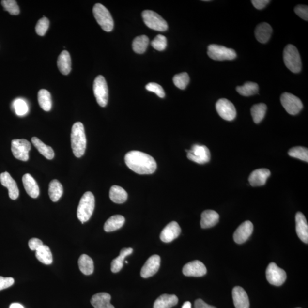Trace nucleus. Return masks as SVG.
<instances>
[{"label": "nucleus", "instance_id": "nucleus-1", "mask_svg": "<svg viewBox=\"0 0 308 308\" xmlns=\"http://www.w3.org/2000/svg\"><path fill=\"white\" fill-rule=\"evenodd\" d=\"M125 163L137 174H152L157 168L155 160L152 156L139 151H131L126 154Z\"/></svg>", "mask_w": 308, "mask_h": 308}, {"label": "nucleus", "instance_id": "nucleus-2", "mask_svg": "<svg viewBox=\"0 0 308 308\" xmlns=\"http://www.w3.org/2000/svg\"><path fill=\"white\" fill-rule=\"evenodd\" d=\"M71 144L74 155L81 158L86 148V138L84 126L80 122L73 124L71 133Z\"/></svg>", "mask_w": 308, "mask_h": 308}, {"label": "nucleus", "instance_id": "nucleus-3", "mask_svg": "<svg viewBox=\"0 0 308 308\" xmlns=\"http://www.w3.org/2000/svg\"><path fill=\"white\" fill-rule=\"evenodd\" d=\"M95 208V198L91 192H86L80 200L77 209V217L82 224L88 221L92 216Z\"/></svg>", "mask_w": 308, "mask_h": 308}, {"label": "nucleus", "instance_id": "nucleus-4", "mask_svg": "<svg viewBox=\"0 0 308 308\" xmlns=\"http://www.w3.org/2000/svg\"><path fill=\"white\" fill-rule=\"evenodd\" d=\"M283 60L285 66L293 73H298L302 69L301 57L297 48L289 44L285 47Z\"/></svg>", "mask_w": 308, "mask_h": 308}, {"label": "nucleus", "instance_id": "nucleus-5", "mask_svg": "<svg viewBox=\"0 0 308 308\" xmlns=\"http://www.w3.org/2000/svg\"><path fill=\"white\" fill-rule=\"evenodd\" d=\"M93 15L102 30L110 32L114 28V20L110 12L104 5L96 4L92 9Z\"/></svg>", "mask_w": 308, "mask_h": 308}, {"label": "nucleus", "instance_id": "nucleus-6", "mask_svg": "<svg viewBox=\"0 0 308 308\" xmlns=\"http://www.w3.org/2000/svg\"><path fill=\"white\" fill-rule=\"evenodd\" d=\"M142 15L144 24L147 27L159 31H165L168 30V23L156 12L146 10L142 12Z\"/></svg>", "mask_w": 308, "mask_h": 308}, {"label": "nucleus", "instance_id": "nucleus-7", "mask_svg": "<svg viewBox=\"0 0 308 308\" xmlns=\"http://www.w3.org/2000/svg\"><path fill=\"white\" fill-rule=\"evenodd\" d=\"M207 54L211 59L216 61L233 60L237 57L233 49L216 44L208 46Z\"/></svg>", "mask_w": 308, "mask_h": 308}, {"label": "nucleus", "instance_id": "nucleus-8", "mask_svg": "<svg viewBox=\"0 0 308 308\" xmlns=\"http://www.w3.org/2000/svg\"><path fill=\"white\" fill-rule=\"evenodd\" d=\"M93 91L98 105L105 107L108 102V89L107 82L102 76L96 77L93 84Z\"/></svg>", "mask_w": 308, "mask_h": 308}, {"label": "nucleus", "instance_id": "nucleus-9", "mask_svg": "<svg viewBox=\"0 0 308 308\" xmlns=\"http://www.w3.org/2000/svg\"><path fill=\"white\" fill-rule=\"evenodd\" d=\"M187 152V158L192 162L203 165L210 162L211 154L207 146L196 144L192 146L190 150H186Z\"/></svg>", "mask_w": 308, "mask_h": 308}, {"label": "nucleus", "instance_id": "nucleus-10", "mask_svg": "<svg viewBox=\"0 0 308 308\" xmlns=\"http://www.w3.org/2000/svg\"><path fill=\"white\" fill-rule=\"evenodd\" d=\"M280 101L285 110L291 115H297L303 109V103L300 98L291 93H283L281 96Z\"/></svg>", "mask_w": 308, "mask_h": 308}, {"label": "nucleus", "instance_id": "nucleus-11", "mask_svg": "<svg viewBox=\"0 0 308 308\" xmlns=\"http://www.w3.org/2000/svg\"><path fill=\"white\" fill-rule=\"evenodd\" d=\"M266 277L269 284L275 286H281L287 279L286 272L279 268L274 262H271L266 270Z\"/></svg>", "mask_w": 308, "mask_h": 308}, {"label": "nucleus", "instance_id": "nucleus-12", "mask_svg": "<svg viewBox=\"0 0 308 308\" xmlns=\"http://www.w3.org/2000/svg\"><path fill=\"white\" fill-rule=\"evenodd\" d=\"M31 149V144L27 140L14 139L12 141L11 150L13 155L16 159L21 161H27L29 153Z\"/></svg>", "mask_w": 308, "mask_h": 308}, {"label": "nucleus", "instance_id": "nucleus-13", "mask_svg": "<svg viewBox=\"0 0 308 308\" xmlns=\"http://www.w3.org/2000/svg\"><path fill=\"white\" fill-rule=\"evenodd\" d=\"M216 109L218 114L223 120L232 121L236 117V110L232 102L226 98H221L216 104Z\"/></svg>", "mask_w": 308, "mask_h": 308}, {"label": "nucleus", "instance_id": "nucleus-14", "mask_svg": "<svg viewBox=\"0 0 308 308\" xmlns=\"http://www.w3.org/2000/svg\"><path fill=\"white\" fill-rule=\"evenodd\" d=\"M182 271L186 277H201L207 274V268L203 262L195 261L186 264Z\"/></svg>", "mask_w": 308, "mask_h": 308}, {"label": "nucleus", "instance_id": "nucleus-15", "mask_svg": "<svg viewBox=\"0 0 308 308\" xmlns=\"http://www.w3.org/2000/svg\"><path fill=\"white\" fill-rule=\"evenodd\" d=\"M160 265V258L159 255H154L147 260L140 271V276L147 278L153 277L158 271Z\"/></svg>", "mask_w": 308, "mask_h": 308}, {"label": "nucleus", "instance_id": "nucleus-16", "mask_svg": "<svg viewBox=\"0 0 308 308\" xmlns=\"http://www.w3.org/2000/svg\"><path fill=\"white\" fill-rule=\"evenodd\" d=\"M253 231V225L250 221H246L240 225L233 234L235 242L241 245L245 243L251 236Z\"/></svg>", "mask_w": 308, "mask_h": 308}, {"label": "nucleus", "instance_id": "nucleus-17", "mask_svg": "<svg viewBox=\"0 0 308 308\" xmlns=\"http://www.w3.org/2000/svg\"><path fill=\"white\" fill-rule=\"evenodd\" d=\"M181 233V229L176 221H172L168 224L160 233V238L162 242L170 243L177 238Z\"/></svg>", "mask_w": 308, "mask_h": 308}, {"label": "nucleus", "instance_id": "nucleus-18", "mask_svg": "<svg viewBox=\"0 0 308 308\" xmlns=\"http://www.w3.org/2000/svg\"><path fill=\"white\" fill-rule=\"evenodd\" d=\"M0 182L3 186L8 188L9 198L15 200L18 198L19 190L17 184L8 172L0 175Z\"/></svg>", "mask_w": 308, "mask_h": 308}, {"label": "nucleus", "instance_id": "nucleus-19", "mask_svg": "<svg viewBox=\"0 0 308 308\" xmlns=\"http://www.w3.org/2000/svg\"><path fill=\"white\" fill-rule=\"evenodd\" d=\"M271 175V171L267 169H260L253 171L249 175L248 181L253 187L264 185Z\"/></svg>", "mask_w": 308, "mask_h": 308}, {"label": "nucleus", "instance_id": "nucleus-20", "mask_svg": "<svg viewBox=\"0 0 308 308\" xmlns=\"http://www.w3.org/2000/svg\"><path fill=\"white\" fill-rule=\"evenodd\" d=\"M296 230L301 241L308 243V226L306 217L298 212L296 215Z\"/></svg>", "mask_w": 308, "mask_h": 308}, {"label": "nucleus", "instance_id": "nucleus-21", "mask_svg": "<svg viewBox=\"0 0 308 308\" xmlns=\"http://www.w3.org/2000/svg\"><path fill=\"white\" fill-rule=\"evenodd\" d=\"M232 298L236 308H249L248 294L243 288H234L232 290Z\"/></svg>", "mask_w": 308, "mask_h": 308}, {"label": "nucleus", "instance_id": "nucleus-22", "mask_svg": "<svg viewBox=\"0 0 308 308\" xmlns=\"http://www.w3.org/2000/svg\"><path fill=\"white\" fill-rule=\"evenodd\" d=\"M22 183L27 194L32 198H37L40 194L37 183L30 174H26L22 177Z\"/></svg>", "mask_w": 308, "mask_h": 308}, {"label": "nucleus", "instance_id": "nucleus-23", "mask_svg": "<svg viewBox=\"0 0 308 308\" xmlns=\"http://www.w3.org/2000/svg\"><path fill=\"white\" fill-rule=\"evenodd\" d=\"M272 31L271 26L268 23L262 22L259 24L255 31L256 40L262 44L267 43L270 39Z\"/></svg>", "mask_w": 308, "mask_h": 308}, {"label": "nucleus", "instance_id": "nucleus-24", "mask_svg": "<svg viewBox=\"0 0 308 308\" xmlns=\"http://www.w3.org/2000/svg\"><path fill=\"white\" fill-rule=\"evenodd\" d=\"M219 215L214 210H205L201 216L200 225L202 229H209L219 222Z\"/></svg>", "mask_w": 308, "mask_h": 308}, {"label": "nucleus", "instance_id": "nucleus-25", "mask_svg": "<svg viewBox=\"0 0 308 308\" xmlns=\"http://www.w3.org/2000/svg\"><path fill=\"white\" fill-rule=\"evenodd\" d=\"M111 298L108 293H98L92 297L91 302L95 308H115L110 303Z\"/></svg>", "mask_w": 308, "mask_h": 308}, {"label": "nucleus", "instance_id": "nucleus-26", "mask_svg": "<svg viewBox=\"0 0 308 308\" xmlns=\"http://www.w3.org/2000/svg\"><path fill=\"white\" fill-rule=\"evenodd\" d=\"M178 303V298L174 294H164L159 297L154 304V308H171Z\"/></svg>", "mask_w": 308, "mask_h": 308}, {"label": "nucleus", "instance_id": "nucleus-27", "mask_svg": "<svg viewBox=\"0 0 308 308\" xmlns=\"http://www.w3.org/2000/svg\"><path fill=\"white\" fill-rule=\"evenodd\" d=\"M57 66L60 71L63 75H69L72 69L71 57L68 51L63 50L60 54L57 60Z\"/></svg>", "mask_w": 308, "mask_h": 308}, {"label": "nucleus", "instance_id": "nucleus-28", "mask_svg": "<svg viewBox=\"0 0 308 308\" xmlns=\"http://www.w3.org/2000/svg\"><path fill=\"white\" fill-rule=\"evenodd\" d=\"M125 219L123 216L120 215L112 216L106 221L104 225V230L106 232H110L120 229L124 225Z\"/></svg>", "mask_w": 308, "mask_h": 308}, {"label": "nucleus", "instance_id": "nucleus-29", "mask_svg": "<svg viewBox=\"0 0 308 308\" xmlns=\"http://www.w3.org/2000/svg\"><path fill=\"white\" fill-rule=\"evenodd\" d=\"M109 196L111 201L117 204L124 203L128 198L127 192L123 188L115 185L111 187Z\"/></svg>", "mask_w": 308, "mask_h": 308}, {"label": "nucleus", "instance_id": "nucleus-30", "mask_svg": "<svg viewBox=\"0 0 308 308\" xmlns=\"http://www.w3.org/2000/svg\"><path fill=\"white\" fill-rule=\"evenodd\" d=\"M133 252V248H123L121 250L120 256L115 258L111 262V270L112 272L117 273L120 272L123 267L124 259L130 255Z\"/></svg>", "mask_w": 308, "mask_h": 308}, {"label": "nucleus", "instance_id": "nucleus-31", "mask_svg": "<svg viewBox=\"0 0 308 308\" xmlns=\"http://www.w3.org/2000/svg\"><path fill=\"white\" fill-rule=\"evenodd\" d=\"M31 142L38 152L46 159L51 160L54 158V152L51 147L47 146L37 137L32 138Z\"/></svg>", "mask_w": 308, "mask_h": 308}, {"label": "nucleus", "instance_id": "nucleus-32", "mask_svg": "<svg viewBox=\"0 0 308 308\" xmlns=\"http://www.w3.org/2000/svg\"><path fill=\"white\" fill-rule=\"evenodd\" d=\"M78 266L80 271L85 275H92L94 272V262L91 257L83 254L79 257Z\"/></svg>", "mask_w": 308, "mask_h": 308}, {"label": "nucleus", "instance_id": "nucleus-33", "mask_svg": "<svg viewBox=\"0 0 308 308\" xmlns=\"http://www.w3.org/2000/svg\"><path fill=\"white\" fill-rule=\"evenodd\" d=\"M63 187L61 183L57 180L51 181L49 186V195L51 201H59L63 194Z\"/></svg>", "mask_w": 308, "mask_h": 308}, {"label": "nucleus", "instance_id": "nucleus-34", "mask_svg": "<svg viewBox=\"0 0 308 308\" xmlns=\"http://www.w3.org/2000/svg\"><path fill=\"white\" fill-rule=\"evenodd\" d=\"M36 256L38 261L46 265H50L53 262V256L49 247L46 245L42 246L36 251Z\"/></svg>", "mask_w": 308, "mask_h": 308}, {"label": "nucleus", "instance_id": "nucleus-35", "mask_svg": "<svg viewBox=\"0 0 308 308\" xmlns=\"http://www.w3.org/2000/svg\"><path fill=\"white\" fill-rule=\"evenodd\" d=\"M38 101L42 109L49 111L52 107L50 93L46 89H41L38 93Z\"/></svg>", "mask_w": 308, "mask_h": 308}, {"label": "nucleus", "instance_id": "nucleus-36", "mask_svg": "<svg viewBox=\"0 0 308 308\" xmlns=\"http://www.w3.org/2000/svg\"><path fill=\"white\" fill-rule=\"evenodd\" d=\"M267 109V105L262 103L253 106L251 112L253 120L255 123L258 124L261 123L265 117Z\"/></svg>", "mask_w": 308, "mask_h": 308}, {"label": "nucleus", "instance_id": "nucleus-37", "mask_svg": "<svg viewBox=\"0 0 308 308\" xmlns=\"http://www.w3.org/2000/svg\"><path fill=\"white\" fill-rule=\"evenodd\" d=\"M259 89V86L257 83L248 82L243 86H237L236 91L241 95L249 97V96L258 94Z\"/></svg>", "mask_w": 308, "mask_h": 308}, {"label": "nucleus", "instance_id": "nucleus-38", "mask_svg": "<svg viewBox=\"0 0 308 308\" xmlns=\"http://www.w3.org/2000/svg\"><path fill=\"white\" fill-rule=\"evenodd\" d=\"M149 44V38L145 35L137 37L133 42V49L136 53L143 54L146 51Z\"/></svg>", "mask_w": 308, "mask_h": 308}, {"label": "nucleus", "instance_id": "nucleus-39", "mask_svg": "<svg viewBox=\"0 0 308 308\" xmlns=\"http://www.w3.org/2000/svg\"><path fill=\"white\" fill-rule=\"evenodd\" d=\"M288 155L293 158L308 162V150L306 147L298 146L293 147L289 151Z\"/></svg>", "mask_w": 308, "mask_h": 308}, {"label": "nucleus", "instance_id": "nucleus-40", "mask_svg": "<svg viewBox=\"0 0 308 308\" xmlns=\"http://www.w3.org/2000/svg\"><path fill=\"white\" fill-rule=\"evenodd\" d=\"M174 85L179 89L184 90L190 82V77L187 73H182L176 75L173 78Z\"/></svg>", "mask_w": 308, "mask_h": 308}, {"label": "nucleus", "instance_id": "nucleus-41", "mask_svg": "<svg viewBox=\"0 0 308 308\" xmlns=\"http://www.w3.org/2000/svg\"><path fill=\"white\" fill-rule=\"evenodd\" d=\"M13 105H14L15 114L18 116H24V115L28 113L29 111L28 106L24 99L21 98L16 99L14 102Z\"/></svg>", "mask_w": 308, "mask_h": 308}, {"label": "nucleus", "instance_id": "nucleus-42", "mask_svg": "<svg viewBox=\"0 0 308 308\" xmlns=\"http://www.w3.org/2000/svg\"><path fill=\"white\" fill-rule=\"evenodd\" d=\"M1 4L5 10L12 15H16L20 14V8L17 1L15 0H3L1 1Z\"/></svg>", "mask_w": 308, "mask_h": 308}, {"label": "nucleus", "instance_id": "nucleus-43", "mask_svg": "<svg viewBox=\"0 0 308 308\" xmlns=\"http://www.w3.org/2000/svg\"><path fill=\"white\" fill-rule=\"evenodd\" d=\"M151 44L154 49L158 51H163L166 49L168 46V41L165 36L159 34L154 38Z\"/></svg>", "mask_w": 308, "mask_h": 308}, {"label": "nucleus", "instance_id": "nucleus-44", "mask_svg": "<svg viewBox=\"0 0 308 308\" xmlns=\"http://www.w3.org/2000/svg\"><path fill=\"white\" fill-rule=\"evenodd\" d=\"M49 27V20L46 17H43L38 20L36 27V31L38 35L44 36Z\"/></svg>", "mask_w": 308, "mask_h": 308}, {"label": "nucleus", "instance_id": "nucleus-45", "mask_svg": "<svg viewBox=\"0 0 308 308\" xmlns=\"http://www.w3.org/2000/svg\"><path fill=\"white\" fill-rule=\"evenodd\" d=\"M147 91L155 93L160 98L165 97V92L164 89L161 86L156 83H149L146 86Z\"/></svg>", "mask_w": 308, "mask_h": 308}, {"label": "nucleus", "instance_id": "nucleus-46", "mask_svg": "<svg viewBox=\"0 0 308 308\" xmlns=\"http://www.w3.org/2000/svg\"><path fill=\"white\" fill-rule=\"evenodd\" d=\"M294 12L298 17L303 19L304 20H308V6L300 5H297L294 8Z\"/></svg>", "mask_w": 308, "mask_h": 308}, {"label": "nucleus", "instance_id": "nucleus-47", "mask_svg": "<svg viewBox=\"0 0 308 308\" xmlns=\"http://www.w3.org/2000/svg\"><path fill=\"white\" fill-rule=\"evenodd\" d=\"M15 280L12 277H0V291L10 287L14 284Z\"/></svg>", "mask_w": 308, "mask_h": 308}, {"label": "nucleus", "instance_id": "nucleus-48", "mask_svg": "<svg viewBox=\"0 0 308 308\" xmlns=\"http://www.w3.org/2000/svg\"><path fill=\"white\" fill-rule=\"evenodd\" d=\"M29 247L31 250V251H37V250L40 248L42 246H43V243L39 239L32 238L30 241H29Z\"/></svg>", "mask_w": 308, "mask_h": 308}, {"label": "nucleus", "instance_id": "nucleus-49", "mask_svg": "<svg viewBox=\"0 0 308 308\" xmlns=\"http://www.w3.org/2000/svg\"><path fill=\"white\" fill-rule=\"evenodd\" d=\"M251 2L256 9L261 10V9L265 8L266 6L270 2V1L269 0H252Z\"/></svg>", "mask_w": 308, "mask_h": 308}, {"label": "nucleus", "instance_id": "nucleus-50", "mask_svg": "<svg viewBox=\"0 0 308 308\" xmlns=\"http://www.w3.org/2000/svg\"><path fill=\"white\" fill-rule=\"evenodd\" d=\"M194 308H217L205 303L203 300L198 299L195 301Z\"/></svg>", "mask_w": 308, "mask_h": 308}, {"label": "nucleus", "instance_id": "nucleus-51", "mask_svg": "<svg viewBox=\"0 0 308 308\" xmlns=\"http://www.w3.org/2000/svg\"><path fill=\"white\" fill-rule=\"evenodd\" d=\"M9 308H24V307L20 304L13 303L9 307Z\"/></svg>", "mask_w": 308, "mask_h": 308}, {"label": "nucleus", "instance_id": "nucleus-52", "mask_svg": "<svg viewBox=\"0 0 308 308\" xmlns=\"http://www.w3.org/2000/svg\"><path fill=\"white\" fill-rule=\"evenodd\" d=\"M182 308H191V303L189 302V301H186L183 305Z\"/></svg>", "mask_w": 308, "mask_h": 308}, {"label": "nucleus", "instance_id": "nucleus-53", "mask_svg": "<svg viewBox=\"0 0 308 308\" xmlns=\"http://www.w3.org/2000/svg\"><path fill=\"white\" fill-rule=\"evenodd\" d=\"M125 262L128 263V262L127 261H125Z\"/></svg>", "mask_w": 308, "mask_h": 308}, {"label": "nucleus", "instance_id": "nucleus-54", "mask_svg": "<svg viewBox=\"0 0 308 308\" xmlns=\"http://www.w3.org/2000/svg\"></svg>", "mask_w": 308, "mask_h": 308}]
</instances>
